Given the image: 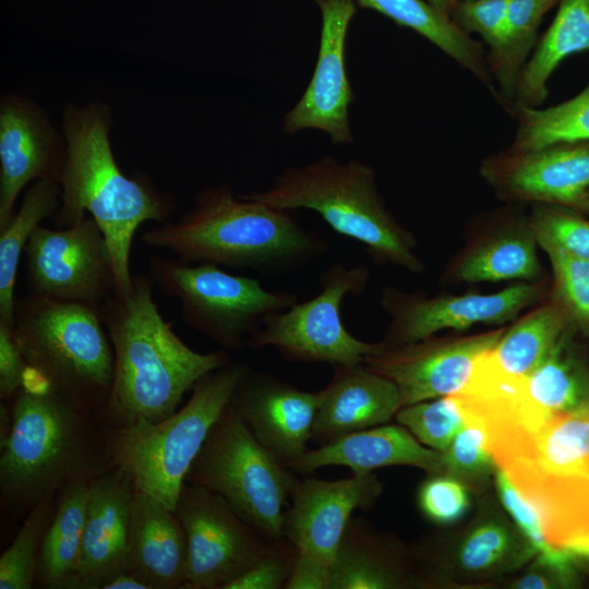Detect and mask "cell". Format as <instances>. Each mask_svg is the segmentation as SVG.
Masks as SVG:
<instances>
[{"mask_svg": "<svg viewBox=\"0 0 589 589\" xmlns=\"http://www.w3.org/2000/svg\"><path fill=\"white\" fill-rule=\"evenodd\" d=\"M99 313L115 353L111 392L97 413L106 430L169 417L203 376L231 362L225 349L184 344L160 314L149 276H133L131 290L115 292Z\"/></svg>", "mask_w": 589, "mask_h": 589, "instance_id": "1", "label": "cell"}, {"mask_svg": "<svg viewBox=\"0 0 589 589\" xmlns=\"http://www.w3.org/2000/svg\"><path fill=\"white\" fill-rule=\"evenodd\" d=\"M13 398L9 432L0 441L3 507L28 513L68 484L111 467L107 430L96 413L56 393L28 368Z\"/></svg>", "mask_w": 589, "mask_h": 589, "instance_id": "2", "label": "cell"}, {"mask_svg": "<svg viewBox=\"0 0 589 589\" xmlns=\"http://www.w3.org/2000/svg\"><path fill=\"white\" fill-rule=\"evenodd\" d=\"M292 211L273 207L221 184L200 190L190 211L145 231L140 240L191 263L285 274L329 252Z\"/></svg>", "mask_w": 589, "mask_h": 589, "instance_id": "3", "label": "cell"}, {"mask_svg": "<svg viewBox=\"0 0 589 589\" xmlns=\"http://www.w3.org/2000/svg\"><path fill=\"white\" fill-rule=\"evenodd\" d=\"M110 109L100 103L69 105L64 110L67 155L56 221L64 228L91 215L110 250L116 293L124 296L133 285L130 253L137 228L145 221H167L177 205L143 177L121 171L110 144Z\"/></svg>", "mask_w": 589, "mask_h": 589, "instance_id": "4", "label": "cell"}, {"mask_svg": "<svg viewBox=\"0 0 589 589\" xmlns=\"http://www.w3.org/2000/svg\"><path fill=\"white\" fill-rule=\"evenodd\" d=\"M248 196L277 208L317 213L337 233L364 245L376 264L412 274L424 271L416 237L386 207L375 172L364 163L325 155L305 166L285 168L268 189Z\"/></svg>", "mask_w": 589, "mask_h": 589, "instance_id": "5", "label": "cell"}, {"mask_svg": "<svg viewBox=\"0 0 589 589\" xmlns=\"http://www.w3.org/2000/svg\"><path fill=\"white\" fill-rule=\"evenodd\" d=\"M13 330L28 369L51 389L89 412L104 408L115 353L99 310L28 293L15 301Z\"/></svg>", "mask_w": 589, "mask_h": 589, "instance_id": "6", "label": "cell"}, {"mask_svg": "<svg viewBox=\"0 0 589 589\" xmlns=\"http://www.w3.org/2000/svg\"><path fill=\"white\" fill-rule=\"evenodd\" d=\"M250 370L231 361L203 376L189 400L169 417L107 430L111 467L123 469L136 489L175 510L193 461Z\"/></svg>", "mask_w": 589, "mask_h": 589, "instance_id": "7", "label": "cell"}, {"mask_svg": "<svg viewBox=\"0 0 589 589\" xmlns=\"http://www.w3.org/2000/svg\"><path fill=\"white\" fill-rule=\"evenodd\" d=\"M491 453L544 526L589 501V408L550 417L533 430L492 434Z\"/></svg>", "mask_w": 589, "mask_h": 589, "instance_id": "8", "label": "cell"}, {"mask_svg": "<svg viewBox=\"0 0 589 589\" xmlns=\"http://www.w3.org/2000/svg\"><path fill=\"white\" fill-rule=\"evenodd\" d=\"M291 471L228 402L185 482L219 494L260 534L277 541L285 538V507L297 483Z\"/></svg>", "mask_w": 589, "mask_h": 589, "instance_id": "9", "label": "cell"}, {"mask_svg": "<svg viewBox=\"0 0 589 589\" xmlns=\"http://www.w3.org/2000/svg\"><path fill=\"white\" fill-rule=\"evenodd\" d=\"M149 277L180 302V317L225 350H242L271 314L298 302V294L268 290L257 279L211 263L152 256Z\"/></svg>", "mask_w": 589, "mask_h": 589, "instance_id": "10", "label": "cell"}, {"mask_svg": "<svg viewBox=\"0 0 589 589\" xmlns=\"http://www.w3.org/2000/svg\"><path fill=\"white\" fill-rule=\"evenodd\" d=\"M370 280L363 265L339 263L320 276L321 290L313 298L266 317L247 342V348H274L283 357L304 363L356 365L385 348L383 341H363L351 335L341 320V304L349 296H360Z\"/></svg>", "mask_w": 589, "mask_h": 589, "instance_id": "11", "label": "cell"}, {"mask_svg": "<svg viewBox=\"0 0 589 589\" xmlns=\"http://www.w3.org/2000/svg\"><path fill=\"white\" fill-rule=\"evenodd\" d=\"M24 253L29 293L99 310L116 292L110 250L91 216L59 229L39 225Z\"/></svg>", "mask_w": 589, "mask_h": 589, "instance_id": "12", "label": "cell"}, {"mask_svg": "<svg viewBox=\"0 0 589 589\" xmlns=\"http://www.w3.org/2000/svg\"><path fill=\"white\" fill-rule=\"evenodd\" d=\"M188 539V589H225L269 549L217 493L184 482L175 509Z\"/></svg>", "mask_w": 589, "mask_h": 589, "instance_id": "13", "label": "cell"}, {"mask_svg": "<svg viewBox=\"0 0 589 589\" xmlns=\"http://www.w3.org/2000/svg\"><path fill=\"white\" fill-rule=\"evenodd\" d=\"M545 279L517 281L493 293L437 294L406 292L386 287L380 304L389 316L382 340L386 347L416 342L446 329L462 330L480 324H503L541 301Z\"/></svg>", "mask_w": 589, "mask_h": 589, "instance_id": "14", "label": "cell"}, {"mask_svg": "<svg viewBox=\"0 0 589 589\" xmlns=\"http://www.w3.org/2000/svg\"><path fill=\"white\" fill-rule=\"evenodd\" d=\"M480 175L503 201L556 205L589 214V141L522 152L507 148L486 157Z\"/></svg>", "mask_w": 589, "mask_h": 589, "instance_id": "15", "label": "cell"}, {"mask_svg": "<svg viewBox=\"0 0 589 589\" xmlns=\"http://www.w3.org/2000/svg\"><path fill=\"white\" fill-rule=\"evenodd\" d=\"M505 328L460 337H436L386 347L364 364L395 383L401 407L459 393L479 358L491 350ZM400 407V408H401Z\"/></svg>", "mask_w": 589, "mask_h": 589, "instance_id": "16", "label": "cell"}, {"mask_svg": "<svg viewBox=\"0 0 589 589\" xmlns=\"http://www.w3.org/2000/svg\"><path fill=\"white\" fill-rule=\"evenodd\" d=\"M322 16L317 61L313 76L296 106L286 113L287 134L305 129L325 132L335 144L352 143L349 106L354 101L347 67L346 43L359 8L354 0H314Z\"/></svg>", "mask_w": 589, "mask_h": 589, "instance_id": "17", "label": "cell"}, {"mask_svg": "<svg viewBox=\"0 0 589 589\" xmlns=\"http://www.w3.org/2000/svg\"><path fill=\"white\" fill-rule=\"evenodd\" d=\"M64 136L53 128L46 111L16 94L0 105V228L15 213L22 190L38 180L58 182L64 166Z\"/></svg>", "mask_w": 589, "mask_h": 589, "instance_id": "18", "label": "cell"}, {"mask_svg": "<svg viewBox=\"0 0 589 589\" xmlns=\"http://www.w3.org/2000/svg\"><path fill=\"white\" fill-rule=\"evenodd\" d=\"M382 490L372 472L333 481H297L286 510L285 538L299 551L332 563L354 510L371 507Z\"/></svg>", "mask_w": 589, "mask_h": 589, "instance_id": "19", "label": "cell"}, {"mask_svg": "<svg viewBox=\"0 0 589 589\" xmlns=\"http://www.w3.org/2000/svg\"><path fill=\"white\" fill-rule=\"evenodd\" d=\"M318 402L320 390H303L275 375L251 370L229 400L257 441L285 465L306 449Z\"/></svg>", "mask_w": 589, "mask_h": 589, "instance_id": "20", "label": "cell"}, {"mask_svg": "<svg viewBox=\"0 0 589 589\" xmlns=\"http://www.w3.org/2000/svg\"><path fill=\"white\" fill-rule=\"evenodd\" d=\"M135 485L123 469L110 467L89 481L79 562V589H104L125 573Z\"/></svg>", "mask_w": 589, "mask_h": 589, "instance_id": "21", "label": "cell"}, {"mask_svg": "<svg viewBox=\"0 0 589 589\" xmlns=\"http://www.w3.org/2000/svg\"><path fill=\"white\" fill-rule=\"evenodd\" d=\"M125 573L142 580L148 589L185 588L189 575L188 539L178 515L136 488Z\"/></svg>", "mask_w": 589, "mask_h": 589, "instance_id": "22", "label": "cell"}, {"mask_svg": "<svg viewBox=\"0 0 589 589\" xmlns=\"http://www.w3.org/2000/svg\"><path fill=\"white\" fill-rule=\"evenodd\" d=\"M333 368L330 382L320 389L312 438L327 443L396 416L401 399L394 382L364 363Z\"/></svg>", "mask_w": 589, "mask_h": 589, "instance_id": "23", "label": "cell"}, {"mask_svg": "<svg viewBox=\"0 0 589 589\" xmlns=\"http://www.w3.org/2000/svg\"><path fill=\"white\" fill-rule=\"evenodd\" d=\"M286 466L301 473L345 466L352 474L388 466H411L435 474L442 473V455L421 444L405 426L381 424L348 433L314 449L306 448Z\"/></svg>", "mask_w": 589, "mask_h": 589, "instance_id": "24", "label": "cell"}, {"mask_svg": "<svg viewBox=\"0 0 589 589\" xmlns=\"http://www.w3.org/2000/svg\"><path fill=\"white\" fill-rule=\"evenodd\" d=\"M489 231L454 259L444 275L447 280L474 284L543 279L529 216L503 215Z\"/></svg>", "mask_w": 589, "mask_h": 589, "instance_id": "25", "label": "cell"}, {"mask_svg": "<svg viewBox=\"0 0 589 589\" xmlns=\"http://www.w3.org/2000/svg\"><path fill=\"white\" fill-rule=\"evenodd\" d=\"M567 338L522 378L516 416L525 429L532 430L554 414L589 408V372Z\"/></svg>", "mask_w": 589, "mask_h": 589, "instance_id": "26", "label": "cell"}, {"mask_svg": "<svg viewBox=\"0 0 589 589\" xmlns=\"http://www.w3.org/2000/svg\"><path fill=\"white\" fill-rule=\"evenodd\" d=\"M588 50L589 0H558L556 14L539 38L521 72L513 103L505 109L540 107L549 93V80L558 65L572 55Z\"/></svg>", "mask_w": 589, "mask_h": 589, "instance_id": "27", "label": "cell"}, {"mask_svg": "<svg viewBox=\"0 0 589 589\" xmlns=\"http://www.w3.org/2000/svg\"><path fill=\"white\" fill-rule=\"evenodd\" d=\"M91 479L79 480L59 493L45 533L36 584L46 589H79V562L89 497Z\"/></svg>", "mask_w": 589, "mask_h": 589, "instance_id": "28", "label": "cell"}, {"mask_svg": "<svg viewBox=\"0 0 589 589\" xmlns=\"http://www.w3.org/2000/svg\"><path fill=\"white\" fill-rule=\"evenodd\" d=\"M354 1L359 9L373 10L397 25L418 33L474 75L493 95L495 94L482 44L461 31L448 14L437 10L426 0Z\"/></svg>", "mask_w": 589, "mask_h": 589, "instance_id": "29", "label": "cell"}, {"mask_svg": "<svg viewBox=\"0 0 589 589\" xmlns=\"http://www.w3.org/2000/svg\"><path fill=\"white\" fill-rule=\"evenodd\" d=\"M570 327L563 309L550 298L505 328L495 346L483 354V359L506 376L526 377L568 335Z\"/></svg>", "mask_w": 589, "mask_h": 589, "instance_id": "30", "label": "cell"}, {"mask_svg": "<svg viewBox=\"0 0 589 589\" xmlns=\"http://www.w3.org/2000/svg\"><path fill=\"white\" fill-rule=\"evenodd\" d=\"M397 560L358 518H351L329 569L328 589H392L404 584Z\"/></svg>", "mask_w": 589, "mask_h": 589, "instance_id": "31", "label": "cell"}, {"mask_svg": "<svg viewBox=\"0 0 589 589\" xmlns=\"http://www.w3.org/2000/svg\"><path fill=\"white\" fill-rule=\"evenodd\" d=\"M558 0H508L505 29L498 47L489 51L486 63L494 97L504 108L514 99L521 72L538 44L540 25Z\"/></svg>", "mask_w": 589, "mask_h": 589, "instance_id": "32", "label": "cell"}, {"mask_svg": "<svg viewBox=\"0 0 589 589\" xmlns=\"http://www.w3.org/2000/svg\"><path fill=\"white\" fill-rule=\"evenodd\" d=\"M536 552L519 530L501 516L474 522L459 541L454 566L469 578H484L520 567Z\"/></svg>", "mask_w": 589, "mask_h": 589, "instance_id": "33", "label": "cell"}, {"mask_svg": "<svg viewBox=\"0 0 589 589\" xmlns=\"http://www.w3.org/2000/svg\"><path fill=\"white\" fill-rule=\"evenodd\" d=\"M61 189L58 182L38 180L25 193L22 204L0 228V321L13 326L15 279L20 260L36 227L57 213Z\"/></svg>", "mask_w": 589, "mask_h": 589, "instance_id": "34", "label": "cell"}, {"mask_svg": "<svg viewBox=\"0 0 589 589\" xmlns=\"http://www.w3.org/2000/svg\"><path fill=\"white\" fill-rule=\"evenodd\" d=\"M516 120L509 149L531 151L562 142L589 141V83L576 96L548 108L513 106Z\"/></svg>", "mask_w": 589, "mask_h": 589, "instance_id": "35", "label": "cell"}, {"mask_svg": "<svg viewBox=\"0 0 589 589\" xmlns=\"http://www.w3.org/2000/svg\"><path fill=\"white\" fill-rule=\"evenodd\" d=\"M494 477L502 505L536 552V561L560 573L570 587L577 585V564L569 553L549 543L536 508L501 468L497 467Z\"/></svg>", "mask_w": 589, "mask_h": 589, "instance_id": "36", "label": "cell"}, {"mask_svg": "<svg viewBox=\"0 0 589 589\" xmlns=\"http://www.w3.org/2000/svg\"><path fill=\"white\" fill-rule=\"evenodd\" d=\"M55 506L52 497L40 502L27 513L17 534L0 557V589L34 587L41 543Z\"/></svg>", "mask_w": 589, "mask_h": 589, "instance_id": "37", "label": "cell"}, {"mask_svg": "<svg viewBox=\"0 0 589 589\" xmlns=\"http://www.w3.org/2000/svg\"><path fill=\"white\" fill-rule=\"evenodd\" d=\"M396 419L421 444L442 453L465 424L466 410L455 394L404 406Z\"/></svg>", "mask_w": 589, "mask_h": 589, "instance_id": "38", "label": "cell"}, {"mask_svg": "<svg viewBox=\"0 0 589 589\" xmlns=\"http://www.w3.org/2000/svg\"><path fill=\"white\" fill-rule=\"evenodd\" d=\"M465 410V424L448 447L441 453L442 473L464 483L479 482L494 474L497 465L491 453L482 420L466 407Z\"/></svg>", "mask_w": 589, "mask_h": 589, "instance_id": "39", "label": "cell"}, {"mask_svg": "<svg viewBox=\"0 0 589 589\" xmlns=\"http://www.w3.org/2000/svg\"><path fill=\"white\" fill-rule=\"evenodd\" d=\"M579 212L533 204L529 223L543 250H557L589 262V218Z\"/></svg>", "mask_w": 589, "mask_h": 589, "instance_id": "40", "label": "cell"}, {"mask_svg": "<svg viewBox=\"0 0 589 589\" xmlns=\"http://www.w3.org/2000/svg\"><path fill=\"white\" fill-rule=\"evenodd\" d=\"M552 267L551 298L570 326L589 336V262L557 250L544 251Z\"/></svg>", "mask_w": 589, "mask_h": 589, "instance_id": "41", "label": "cell"}, {"mask_svg": "<svg viewBox=\"0 0 589 589\" xmlns=\"http://www.w3.org/2000/svg\"><path fill=\"white\" fill-rule=\"evenodd\" d=\"M417 501L422 514L438 525L457 522L470 507L466 483L444 473L430 474L420 485Z\"/></svg>", "mask_w": 589, "mask_h": 589, "instance_id": "42", "label": "cell"}, {"mask_svg": "<svg viewBox=\"0 0 589 589\" xmlns=\"http://www.w3.org/2000/svg\"><path fill=\"white\" fill-rule=\"evenodd\" d=\"M508 0H460L450 11L453 22L466 34H477L495 50L504 34Z\"/></svg>", "mask_w": 589, "mask_h": 589, "instance_id": "43", "label": "cell"}, {"mask_svg": "<svg viewBox=\"0 0 589 589\" xmlns=\"http://www.w3.org/2000/svg\"><path fill=\"white\" fill-rule=\"evenodd\" d=\"M296 557L297 548L290 541L283 542V539L273 541L268 551L225 589L285 588Z\"/></svg>", "mask_w": 589, "mask_h": 589, "instance_id": "44", "label": "cell"}, {"mask_svg": "<svg viewBox=\"0 0 589 589\" xmlns=\"http://www.w3.org/2000/svg\"><path fill=\"white\" fill-rule=\"evenodd\" d=\"M27 368L13 326L0 321V397L2 401L16 395L23 385Z\"/></svg>", "mask_w": 589, "mask_h": 589, "instance_id": "45", "label": "cell"}, {"mask_svg": "<svg viewBox=\"0 0 589 589\" xmlns=\"http://www.w3.org/2000/svg\"><path fill=\"white\" fill-rule=\"evenodd\" d=\"M330 563L299 551L286 589H328Z\"/></svg>", "mask_w": 589, "mask_h": 589, "instance_id": "46", "label": "cell"}, {"mask_svg": "<svg viewBox=\"0 0 589 589\" xmlns=\"http://www.w3.org/2000/svg\"><path fill=\"white\" fill-rule=\"evenodd\" d=\"M512 587L518 589H548L570 586L560 573L534 562L529 570L512 582Z\"/></svg>", "mask_w": 589, "mask_h": 589, "instance_id": "47", "label": "cell"}, {"mask_svg": "<svg viewBox=\"0 0 589 589\" xmlns=\"http://www.w3.org/2000/svg\"><path fill=\"white\" fill-rule=\"evenodd\" d=\"M104 589H148V587L135 576L122 573L112 578Z\"/></svg>", "mask_w": 589, "mask_h": 589, "instance_id": "48", "label": "cell"}, {"mask_svg": "<svg viewBox=\"0 0 589 589\" xmlns=\"http://www.w3.org/2000/svg\"><path fill=\"white\" fill-rule=\"evenodd\" d=\"M430 4L435 7L437 10L442 11L445 14L450 13V11L454 9V7L460 1V0H426Z\"/></svg>", "mask_w": 589, "mask_h": 589, "instance_id": "49", "label": "cell"}, {"mask_svg": "<svg viewBox=\"0 0 589 589\" xmlns=\"http://www.w3.org/2000/svg\"><path fill=\"white\" fill-rule=\"evenodd\" d=\"M588 193H589V191H588Z\"/></svg>", "mask_w": 589, "mask_h": 589, "instance_id": "50", "label": "cell"}]
</instances>
